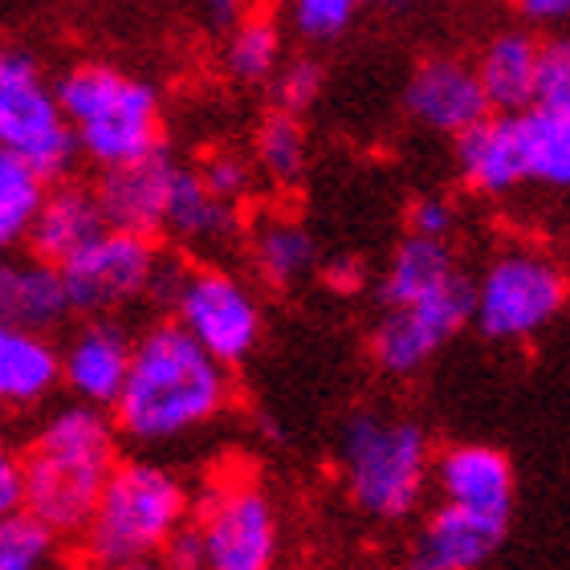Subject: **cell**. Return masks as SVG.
Listing matches in <instances>:
<instances>
[{
  "instance_id": "1",
  "label": "cell",
  "mask_w": 570,
  "mask_h": 570,
  "mask_svg": "<svg viewBox=\"0 0 570 570\" xmlns=\"http://www.w3.org/2000/svg\"><path fill=\"white\" fill-rule=\"evenodd\" d=\"M225 404V363L171 318L135 338L131 375L110 416L135 444H164L216 420Z\"/></svg>"
},
{
  "instance_id": "2",
  "label": "cell",
  "mask_w": 570,
  "mask_h": 570,
  "mask_svg": "<svg viewBox=\"0 0 570 570\" xmlns=\"http://www.w3.org/2000/svg\"><path fill=\"white\" fill-rule=\"evenodd\" d=\"M119 424L95 404L58 407L21 452L24 510L53 525L58 534H82L95 518L115 461Z\"/></svg>"
},
{
  "instance_id": "3",
  "label": "cell",
  "mask_w": 570,
  "mask_h": 570,
  "mask_svg": "<svg viewBox=\"0 0 570 570\" xmlns=\"http://www.w3.org/2000/svg\"><path fill=\"white\" fill-rule=\"evenodd\" d=\"M53 86L78 147L95 167H119L159 151V98L147 82L110 61H78Z\"/></svg>"
},
{
  "instance_id": "4",
  "label": "cell",
  "mask_w": 570,
  "mask_h": 570,
  "mask_svg": "<svg viewBox=\"0 0 570 570\" xmlns=\"http://www.w3.org/2000/svg\"><path fill=\"white\" fill-rule=\"evenodd\" d=\"M184 522H188L184 481L155 461H122L110 473L95 518L82 530L86 559L102 570L155 559Z\"/></svg>"
},
{
  "instance_id": "5",
  "label": "cell",
  "mask_w": 570,
  "mask_h": 570,
  "mask_svg": "<svg viewBox=\"0 0 570 570\" xmlns=\"http://www.w3.org/2000/svg\"><path fill=\"white\" fill-rule=\"evenodd\" d=\"M343 485L358 510L375 522H404L416 513L432 473V449L424 428L412 420H387L380 412H355L338 440Z\"/></svg>"
},
{
  "instance_id": "6",
  "label": "cell",
  "mask_w": 570,
  "mask_h": 570,
  "mask_svg": "<svg viewBox=\"0 0 570 570\" xmlns=\"http://www.w3.org/2000/svg\"><path fill=\"white\" fill-rule=\"evenodd\" d=\"M0 142L9 155L37 167L49 184L66 176L82 155L58 86H49L41 66L17 49L0 58Z\"/></svg>"
},
{
  "instance_id": "7",
  "label": "cell",
  "mask_w": 570,
  "mask_h": 570,
  "mask_svg": "<svg viewBox=\"0 0 570 570\" xmlns=\"http://www.w3.org/2000/svg\"><path fill=\"white\" fill-rule=\"evenodd\" d=\"M567 294V274L547 253H498L473 282V322L493 343H525L559 318Z\"/></svg>"
},
{
  "instance_id": "8",
  "label": "cell",
  "mask_w": 570,
  "mask_h": 570,
  "mask_svg": "<svg viewBox=\"0 0 570 570\" xmlns=\"http://www.w3.org/2000/svg\"><path fill=\"white\" fill-rule=\"evenodd\" d=\"M171 318L204 351H213L225 367L245 363L262 343V306H257L253 289L216 265L188 269V282L171 306Z\"/></svg>"
},
{
  "instance_id": "9",
  "label": "cell",
  "mask_w": 570,
  "mask_h": 570,
  "mask_svg": "<svg viewBox=\"0 0 570 570\" xmlns=\"http://www.w3.org/2000/svg\"><path fill=\"white\" fill-rule=\"evenodd\" d=\"M159 257L164 253L155 249L147 233L107 228L102 237H95L82 253H73L70 262L61 265L73 309L90 314V318H107L115 309L147 297Z\"/></svg>"
},
{
  "instance_id": "10",
  "label": "cell",
  "mask_w": 570,
  "mask_h": 570,
  "mask_svg": "<svg viewBox=\"0 0 570 570\" xmlns=\"http://www.w3.org/2000/svg\"><path fill=\"white\" fill-rule=\"evenodd\" d=\"M469 318H473V282L456 274L407 306L383 309L380 326L371 334V358L383 375H416Z\"/></svg>"
},
{
  "instance_id": "11",
  "label": "cell",
  "mask_w": 570,
  "mask_h": 570,
  "mask_svg": "<svg viewBox=\"0 0 570 570\" xmlns=\"http://www.w3.org/2000/svg\"><path fill=\"white\" fill-rule=\"evenodd\" d=\"M208 542V570H274L277 567V510L257 485L228 481L208 493L200 510Z\"/></svg>"
},
{
  "instance_id": "12",
  "label": "cell",
  "mask_w": 570,
  "mask_h": 570,
  "mask_svg": "<svg viewBox=\"0 0 570 570\" xmlns=\"http://www.w3.org/2000/svg\"><path fill=\"white\" fill-rule=\"evenodd\" d=\"M404 110L436 135H464L469 127L493 115L489 95L481 86L476 66L461 58H428L416 66V73L407 78L404 90Z\"/></svg>"
},
{
  "instance_id": "13",
  "label": "cell",
  "mask_w": 570,
  "mask_h": 570,
  "mask_svg": "<svg viewBox=\"0 0 570 570\" xmlns=\"http://www.w3.org/2000/svg\"><path fill=\"white\" fill-rule=\"evenodd\" d=\"M505 525H510V518H493V513H476L464 510V505H452V501H440L412 538L407 567L481 570L505 542Z\"/></svg>"
},
{
  "instance_id": "14",
  "label": "cell",
  "mask_w": 570,
  "mask_h": 570,
  "mask_svg": "<svg viewBox=\"0 0 570 570\" xmlns=\"http://www.w3.org/2000/svg\"><path fill=\"white\" fill-rule=\"evenodd\" d=\"M456 171L464 188L476 196H505L530 184V142H525V115H485V119L456 135Z\"/></svg>"
},
{
  "instance_id": "15",
  "label": "cell",
  "mask_w": 570,
  "mask_h": 570,
  "mask_svg": "<svg viewBox=\"0 0 570 570\" xmlns=\"http://www.w3.org/2000/svg\"><path fill=\"white\" fill-rule=\"evenodd\" d=\"M131 358L135 343L119 322L90 318L86 326H78V334L61 351V383L82 404L115 407L127 387V375H131Z\"/></svg>"
},
{
  "instance_id": "16",
  "label": "cell",
  "mask_w": 570,
  "mask_h": 570,
  "mask_svg": "<svg viewBox=\"0 0 570 570\" xmlns=\"http://www.w3.org/2000/svg\"><path fill=\"white\" fill-rule=\"evenodd\" d=\"M179 164H171L164 151H151L142 159L119 167H102L98 179V200L107 213L110 228H131V233H159L167 220V200L176 184Z\"/></svg>"
},
{
  "instance_id": "17",
  "label": "cell",
  "mask_w": 570,
  "mask_h": 570,
  "mask_svg": "<svg viewBox=\"0 0 570 570\" xmlns=\"http://www.w3.org/2000/svg\"><path fill=\"white\" fill-rule=\"evenodd\" d=\"M440 493L452 505L493 518H510L513 510V464L493 444H452L432 464Z\"/></svg>"
},
{
  "instance_id": "18",
  "label": "cell",
  "mask_w": 570,
  "mask_h": 570,
  "mask_svg": "<svg viewBox=\"0 0 570 570\" xmlns=\"http://www.w3.org/2000/svg\"><path fill=\"white\" fill-rule=\"evenodd\" d=\"M110 225L98 191L78 188V184H58V188H49L46 208L29 228V253L41 262L66 265L73 253H82Z\"/></svg>"
},
{
  "instance_id": "19",
  "label": "cell",
  "mask_w": 570,
  "mask_h": 570,
  "mask_svg": "<svg viewBox=\"0 0 570 570\" xmlns=\"http://www.w3.org/2000/svg\"><path fill=\"white\" fill-rule=\"evenodd\" d=\"M164 228L188 249H225L240 237V213L237 204L220 200L204 184L196 167H179L176 184H171V200H167Z\"/></svg>"
},
{
  "instance_id": "20",
  "label": "cell",
  "mask_w": 570,
  "mask_h": 570,
  "mask_svg": "<svg viewBox=\"0 0 570 570\" xmlns=\"http://www.w3.org/2000/svg\"><path fill=\"white\" fill-rule=\"evenodd\" d=\"M73 309L61 265L29 257L9 262L0 269V314L4 326H29V331H53Z\"/></svg>"
},
{
  "instance_id": "21",
  "label": "cell",
  "mask_w": 570,
  "mask_h": 570,
  "mask_svg": "<svg viewBox=\"0 0 570 570\" xmlns=\"http://www.w3.org/2000/svg\"><path fill=\"white\" fill-rule=\"evenodd\" d=\"M61 383V351L46 331L4 326L0 331V400L17 412L37 407Z\"/></svg>"
},
{
  "instance_id": "22",
  "label": "cell",
  "mask_w": 570,
  "mask_h": 570,
  "mask_svg": "<svg viewBox=\"0 0 570 570\" xmlns=\"http://www.w3.org/2000/svg\"><path fill=\"white\" fill-rule=\"evenodd\" d=\"M538 46L534 37L513 29V33H498L485 46L476 73L489 95V107L501 115H525V107H534L538 90Z\"/></svg>"
},
{
  "instance_id": "23",
  "label": "cell",
  "mask_w": 570,
  "mask_h": 570,
  "mask_svg": "<svg viewBox=\"0 0 570 570\" xmlns=\"http://www.w3.org/2000/svg\"><path fill=\"white\" fill-rule=\"evenodd\" d=\"M461 274L456 262H452V249L444 237H404L395 245L392 262L383 269V282H380V302L383 309L392 306H407V302H416V297L432 294L440 289L444 282Z\"/></svg>"
},
{
  "instance_id": "24",
  "label": "cell",
  "mask_w": 570,
  "mask_h": 570,
  "mask_svg": "<svg viewBox=\"0 0 570 570\" xmlns=\"http://www.w3.org/2000/svg\"><path fill=\"white\" fill-rule=\"evenodd\" d=\"M249 262L265 285L289 289V285L314 274L318 249H314V237L306 233V225H297L289 216H265L249 233Z\"/></svg>"
},
{
  "instance_id": "25",
  "label": "cell",
  "mask_w": 570,
  "mask_h": 570,
  "mask_svg": "<svg viewBox=\"0 0 570 570\" xmlns=\"http://www.w3.org/2000/svg\"><path fill=\"white\" fill-rule=\"evenodd\" d=\"M530 179L542 188L570 191V107L525 110Z\"/></svg>"
},
{
  "instance_id": "26",
  "label": "cell",
  "mask_w": 570,
  "mask_h": 570,
  "mask_svg": "<svg viewBox=\"0 0 570 570\" xmlns=\"http://www.w3.org/2000/svg\"><path fill=\"white\" fill-rule=\"evenodd\" d=\"M49 196V179L17 155L0 151V240H29V228L41 216Z\"/></svg>"
},
{
  "instance_id": "27",
  "label": "cell",
  "mask_w": 570,
  "mask_h": 570,
  "mask_svg": "<svg viewBox=\"0 0 570 570\" xmlns=\"http://www.w3.org/2000/svg\"><path fill=\"white\" fill-rule=\"evenodd\" d=\"M282 70V33L269 17H245L228 29L225 41V73L233 82H265Z\"/></svg>"
},
{
  "instance_id": "28",
  "label": "cell",
  "mask_w": 570,
  "mask_h": 570,
  "mask_svg": "<svg viewBox=\"0 0 570 570\" xmlns=\"http://www.w3.org/2000/svg\"><path fill=\"white\" fill-rule=\"evenodd\" d=\"M253 164L274 184H294L306 171V131L297 122V110H274L265 115L253 135Z\"/></svg>"
},
{
  "instance_id": "29",
  "label": "cell",
  "mask_w": 570,
  "mask_h": 570,
  "mask_svg": "<svg viewBox=\"0 0 570 570\" xmlns=\"http://www.w3.org/2000/svg\"><path fill=\"white\" fill-rule=\"evenodd\" d=\"M58 530L29 510L4 513L0 522V570H53L58 562Z\"/></svg>"
},
{
  "instance_id": "30",
  "label": "cell",
  "mask_w": 570,
  "mask_h": 570,
  "mask_svg": "<svg viewBox=\"0 0 570 570\" xmlns=\"http://www.w3.org/2000/svg\"><path fill=\"white\" fill-rule=\"evenodd\" d=\"M363 4H380V0H289V21L306 41H331L355 21Z\"/></svg>"
},
{
  "instance_id": "31",
  "label": "cell",
  "mask_w": 570,
  "mask_h": 570,
  "mask_svg": "<svg viewBox=\"0 0 570 570\" xmlns=\"http://www.w3.org/2000/svg\"><path fill=\"white\" fill-rule=\"evenodd\" d=\"M534 107H570V41L567 37L542 41Z\"/></svg>"
},
{
  "instance_id": "32",
  "label": "cell",
  "mask_w": 570,
  "mask_h": 570,
  "mask_svg": "<svg viewBox=\"0 0 570 570\" xmlns=\"http://www.w3.org/2000/svg\"><path fill=\"white\" fill-rule=\"evenodd\" d=\"M204 176V184L220 196V200H228V204H240L245 196H249V188H253V164L245 159V155H237V151H213V155H204L200 159V167H196Z\"/></svg>"
},
{
  "instance_id": "33",
  "label": "cell",
  "mask_w": 570,
  "mask_h": 570,
  "mask_svg": "<svg viewBox=\"0 0 570 570\" xmlns=\"http://www.w3.org/2000/svg\"><path fill=\"white\" fill-rule=\"evenodd\" d=\"M322 90V66L314 58H294L277 70L274 95L285 110H306Z\"/></svg>"
},
{
  "instance_id": "34",
  "label": "cell",
  "mask_w": 570,
  "mask_h": 570,
  "mask_svg": "<svg viewBox=\"0 0 570 570\" xmlns=\"http://www.w3.org/2000/svg\"><path fill=\"white\" fill-rule=\"evenodd\" d=\"M155 559L164 562V570H208V542H204L200 522L179 525Z\"/></svg>"
},
{
  "instance_id": "35",
  "label": "cell",
  "mask_w": 570,
  "mask_h": 570,
  "mask_svg": "<svg viewBox=\"0 0 570 570\" xmlns=\"http://www.w3.org/2000/svg\"><path fill=\"white\" fill-rule=\"evenodd\" d=\"M456 216H452V204L440 200V196H420L412 208H407V228L420 233V237H444L449 240Z\"/></svg>"
},
{
  "instance_id": "36",
  "label": "cell",
  "mask_w": 570,
  "mask_h": 570,
  "mask_svg": "<svg viewBox=\"0 0 570 570\" xmlns=\"http://www.w3.org/2000/svg\"><path fill=\"white\" fill-rule=\"evenodd\" d=\"M0 510H4V513L24 510V469H21V456H17V461H12V456H4V461H0Z\"/></svg>"
},
{
  "instance_id": "37",
  "label": "cell",
  "mask_w": 570,
  "mask_h": 570,
  "mask_svg": "<svg viewBox=\"0 0 570 570\" xmlns=\"http://www.w3.org/2000/svg\"><path fill=\"white\" fill-rule=\"evenodd\" d=\"M191 4L208 29H233L237 21H245V12H240L245 0H191Z\"/></svg>"
},
{
  "instance_id": "38",
  "label": "cell",
  "mask_w": 570,
  "mask_h": 570,
  "mask_svg": "<svg viewBox=\"0 0 570 570\" xmlns=\"http://www.w3.org/2000/svg\"><path fill=\"white\" fill-rule=\"evenodd\" d=\"M525 21L534 24H559L570 17V0H518Z\"/></svg>"
},
{
  "instance_id": "39",
  "label": "cell",
  "mask_w": 570,
  "mask_h": 570,
  "mask_svg": "<svg viewBox=\"0 0 570 570\" xmlns=\"http://www.w3.org/2000/svg\"><path fill=\"white\" fill-rule=\"evenodd\" d=\"M322 277H326V285H331V289L355 294L358 285H363V265L351 262V257H338V262H331L326 269H322Z\"/></svg>"
},
{
  "instance_id": "40",
  "label": "cell",
  "mask_w": 570,
  "mask_h": 570,
  "mask_svg": "<svg viewBox=\"0 0 570 570\" xmlns=\"http://www.w3.org/2000/svg\"><path fill=\"white\" fill-rule=\"evenodd\" d=\"M110 570H164L159 559H135V562H122V567H110Z\"/></svg>"
},
{
  "instance_id": "41",
  "label": "cell",
  "mask_w": 570,
  "mask_h": 570,
  "mask_svg": "<svg viewBox=\"0 0 570 570\" xmlns=\"http://www.w3.org/2000/svg\"><path fill=\"white\" fill-rule=\"evenodd\" d=\"M66 570H102V567H95V562H90V567H66Z\"/></svg>"
},
{
  "instance_id": "42",
  "label": "cell",
  "mask_w": 570,
  "mask_h": 570,
  "mask_svg": "<svg viewBox=\"0 0 570 570\" xmlns=\"http://www.w3.org/2000/svg\"><path fill=\"white\" fill-rule=\"evenodd\" d=\"M407 570H412V567H407Z\"/></svg>"
}]
</instances>
